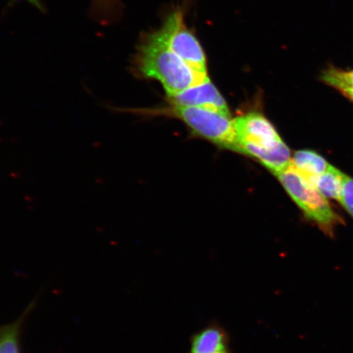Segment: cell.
I'll use <instances>...</instances> for the list:
<instances>
[{
  "label": "cell",
  "mask_w": 353,
  "mask_h": 353,
  "mask_svg": "<svg viewBox=\"0 0 353 353\" xmlns=\"http://www.w3.org/2000/svg\"><path fill=\"white\" fill-rule=\"evenodd\" d=\"M131 72L137 77L160 82L167 96L179 94L210 79L208 74L196 72L174 54L157 30L141 37L131 61Z\"/></svg>",
  "instance_id": "cell-1"
},
{
  "label": "cell",
  "mask_w": 353,
  "mask_h": 353,
  "mask_svg": "<svg viewBox=\"0 0 353 353\" xmlns=\"http://www.w3.org/2000/svg\"><path fill=\"white\" fill-rule=\"evenodd\" d=\"M239 152L257 159L276 174L290 165V151L272 123L259 112H250L234 120Z\"/></svg>",
  "instance_id": "cell-2"
},
{
  "label": "cell",
  "mask_w": 353,
  "mask_h": 353,
  "mask_svg": "<svg viewBox=\"0 0 353 353\" xmlns=\"http://www.w3.org/2000/svg\"><path fill=\"white\" fill-rule=\"evenodd\" d=\"M275 175L306 217L316 223L326 236L334 238L336 228L344 224V220L314 185L291 163L286 169Z\"/></svg>",
  "instance_id": "cell-3"
},
{
  "label": "cell",
  "mask_w": 353,
  "mask_h": 353,
  "mask_svg": "<svg viewBox=\"0 0 353 353\" xmlns=\"http://www.w3.org/2000/svg\"><path fill=\"white\" fill-rule=\"evenodd\" d=\"M171 114L181 119L198 136L221 148L239 152L236 132L230 114L214 109L174 105Z\"/></svg>",
  "instance_id": "cell-4"
},
{
  "label": "cell",
  "mask_w": 353,
  "mask_h": 353,
  "mask_svg": "<svg viewBox=\"0 0 353 353\" xmlns=\"http://www.w3.org/2000/svg\"><path fill=\"white\" fill-rule=\"evenodd\" d=\"M157 32L167 46L181 59L196 72L208 74L205 52L196 35L185 24L183 12H172Z\"/></svg>",
  "instance_id": "cell-5"
},
{
  "label": "cell",
  "mask_w": 353,
  "mask_h": 353,
  "mask_svg": "<svg viewBox=\"0 0 353 353\" xmlns=\"http://www.w3.org/2000/svg\"><path fill=\"white\" fill-rule=\"evenodd\" d=\"M168 99L174 105L210 108L230 114L226 100L210 79Z\"/></svg>",
  "instance_id": "cell-6"
},
{
  "label": "cell",
  "mask_w": 353,
  "mask_h": 353,
  "mask_svg": "<svg viewBox=\"0 0 353 353\" xmlns=\"http://www.w3.org/2000/svg\"><path fill=\"white\" fill-rule=\"evenodd\" d=\"M226 329L217 321L210 322L190 339V353H232Z\"/></svg>",
  "instance_id": "cell-7"
},
{
  "label": "cell",
  "mask_w": 353,
  "mask_h": 353,
  "mask_svg": "<svg viewBox=\"0 0 353 353\" xmlns=\"http://www.w3.org/2000/svg\"><path fill=\"white\" fill-rule=\"evenodd\" d=\"M291 164L306 178L323 174L331 166L321 154L311 150L295 152Z\"/></svg>",
  "instance_id": "cell-8"
},
{
  "label": "cell",
  "mask_w": 353,
  "mask_h": 353,
  "mask_svg": "<svg viewBox=\"0 0 353 353\" xmlns=\"http://www.w3.org/2000/svg\"><path fill=\"white\" fill-rule=\"evenodd\" d=\"M123 4L121 0H91L90 19L101 26L116 24L123 16Z\"/></svg>",
  "instance_id": "cell-9"
},
{
  "label": "cell",
  "mask_w": 353,
  "mask_h": 353,
  "mask_svg": "<svg viewBox=\"0 0 353 353\" xmlns=\"http://www.w3.org/2000/svg\"><path fill=\"white\" fill-rule=\"evenodd\" d=\"M306 179L310 181L325 198L332 199L341 203L343 182L341 170L331 165L329 170L323 174Z\"/></svg>",
  "instance_id": "cell-10"
},
{
  "label": "cell",
  "mask_w": 353,
  "mask_h": 353,
  "mask_svg": "<svg viewBox=\"0 0 353 353\" xmlns=\"http://www.w3.org/2000/svg\"><path fill=\"white\" fill-rule=\"evenodd\" d=\"M30 310L26 309L20 319L10 324L0 325V353H21V336L26 316Z\"/></svg>",
  "instance_id": "cell-11"
},
{
  "label": "cell",
  "mask_w": 353,
  "mask_h": 353,
  "mask_svg": "<svg viewBox=\"0 0 353 353\" xmlns=\"http://www.w3.org/2000/svg\"><path fill=\"white\" fill-rule=\"evenodd\" d=\"M321 79L326 85L334 88L353 101V70L346 72L330 66L322 73Z\"/></svg>",
  "instance_id": "cell-12"
},
{
  "label": "cell",
  "mask_w": 353,
  "mask_h": 353,
  "mask_svg": "<svg viewBox=\"0 0 353 353\" xmlns=\"http://www.w3.org/2000/svg\"><path fill=\"white\" fill-rule=\"evenodd\" d=\"M343 191L341 204L353 218V179L342 173Z\"/></svg>",
  "instance_id": "cell-13"
},
{
  "label": "cell",
  "mask_w": 353,
  "mask_h": 353,
  "mask_svg": "<svg viewBox=\"0 0 353 353\" xmlns=\"http://www.w3.org/2000/svg\"><path fill=\"white\" fill-rule=\"evenodd\" d=\"M20 1H22V0H10V3H8V6L12 7L17 2ZM24 1L29 3L30 6L37 8L39 11H41L43 13L46 12V8L44 7L41 0H24Z\"/></svg>",
  "instance_id": "cell-14"
}]
</instances>
